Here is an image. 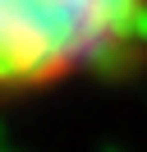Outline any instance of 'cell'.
<instances>
[{"instance_id":"1","label":"cell","mask_w":147,"mask_h":152,"mask_svg":"<svg viewBox=\"0 0 147 152\" xmlns=\"http://www.w3.org/2000/svg\"><path fill=\"white\" fill-rule=\"evenodd\" d=\"M147 56V0H0V102L115 78Z\"/></svg>"}]
</instances>
